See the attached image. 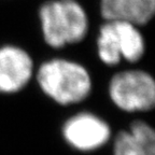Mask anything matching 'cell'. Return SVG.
<instances>
[{"label":"cell","instance_id":"obj_1","mask_svg":"<svg viewBox=\"0 0 155 155\" xmlns=\"http://www.w3.org/2000/svg\"><path fill=\"white\" fill-rule=\"evenodd\" d=\"M37 81L44 94L64 106L83 101L92 91V79L86 68L61 58L42 64Z\"/></svg>","mask_w":155,"mask_h":155},{"label":"cell","instance_id":"obj_2","mask_svg":"<svg viewBox=\"0 0 155 155\" xmlns=\"http://www.w3.org/2000/svg\"><path fill=\"white\" fill-rule=\"evenodd\" d=\"M39 18L44 40L55 48L82 41L88 30L86 12L75 0L48 1L40 8Z\"/></svg>","mask_w":155,"mask_h":155},{"label":"cell","instance_id":"obj_5","mask_svg":"<svg viewBox=\"0 0 155 155\" xmlns=\"http://www.w3.org/2000/svg\"><path fill=\"white\" fill-rule=\"evenodd\" d=\"M63 136L72 148L90 152L106 144L111 137V130L102 119L88 112H82L66 121Z\"/></svg>","mask_w":155,"mask_h":155},{"label":"cell","instance_id":"obj_3","mask_svg":"<svg viewBox=\"0 0 155 155\" xmlns=\"http://www.w3.org/2000/svg\"><path fill=\"white\" fill-rule=\"evenodd\" d=\"M97 50L99 58L106 65H117L122 59L136 63L144 54V39L136 25L110 19L100 27Z\"/></svg>","mask_w":155,"mask_h":155},{"label":"cell","instance_id":"obj_7","mask_svg":"<svg viewBox=\"0 0 155 155\" xmlns=\"http://www.w3.org/2000/svg\"><path fill=\"white\" fill-rule=\"evenodd\" d=\"M100 12L106 18L125 21L138 26L153 17L155 0H100Z\"/></svg>","mask_w":155,"mask_h":155},{"label":"cell","instance_id":"obj_8","mask_svg":"<svg viewBox=\"0 0 155 155\" xmlns=\"http://www.w3.org/2000/svg\"><path fill=\"white\" fill-rule=\"evenodd\" d=\"M114 155H155L154 129L143 121H135L128 131H121L114 140Z\"/></svg>","mask_w":155,"mask_h":155},{"label":"cell","instance_id":"obj_4","mask_svg":"<svg viewBox=\"0 0 155 155\" xmlns=\"http://www.w3.org/2000/svg\"><path fill=\"white\" fill-rule=\"evenodd\" d=\"M109 95L113 104L123 111H149L155 106V82L145 71H122L112 77Z\"/></svg>","mask_w":155,"mask_h":155},{"label":"cell","instance_id":"obj_6","mask_svg":"<svg viewBox=\"0 0 155 155\" xmlns=\"http://www.w3.org/2000/svg\"><path fill=\"white\" fill-rule=\"evenodd\" d=\"M34 73V63L25 50L14 45L0 48V93L13 94L23 90Z\"/></svg>","mask_w":155,"mask_h":155}]
</instances>
